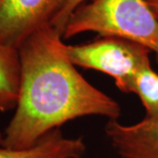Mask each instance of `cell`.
I'll return each instance as SVG.
<instances>
[{
  "instance_id": "1",
  "label": "cell",
  "mask_w": 158,
  "mask_h": 158,
  "mask_svg": "<svg viewBox=\"0 0 158 158\" xmlns=\"http://www.w3.org/2000/svg\"><path fill=\"white\" fill-rule=\"evenodd\" d=\"M62 38L47 24L19 47V92L14 114L4 133L6 147H33L75 118L94 115L118 119L120 116L118 103L76 69Z\"/></svg>"
},
{
  "instance_id": "2",
  "label": "cell",
  "mask_w": 158,
  "mask_h": 158,
  "mask_svg": "<svg viewBox=\"0 0 158 158\" xmlns=\"http://www.w3.org/2000/svg\"><path fill=\"white\" fill-rule=\"evenodd\" d=\"M94 32L145 46L158 59V19L145 0H91L69 19L63 39Z\"/></svg>"
},
{
  "instance_id": "3",
  "label": "cell",
  "mask_w": 158,
  "mask_h": 158,
  "mask_svg": "<svg viewBox=\"0 0 158 158\" xmlns=\"http://www.w3.org/2000/svg\"><path fill=\"white\" fill-rule=\"evenodd\" d=\"M67 52L75 66L106 74L114 79L118 90L132 93L136 73L150 63L151 50L129 40L102 36L89 43L67 45Z\"/></svg>"
},
{
  "instance_id": "4",
  "label": "cell",
  "mask_w": 158,
  "mask_h": 158,
  "mask_svg": "<svg viewBox=\"0 0 158 158\" xmlns=\"http://www.w3.org/2000/svg\"><path fill=\"white\" fill-rule=\"evenodd\" d=\"M66 0H0V43L14 48L47 24Z\"/></svg>"
},
{
  "instance_id": "5",
  "label": "cell",
  "mask_w": 158,
  "mask_h": 158,
  "mask_svg": "<svg viewBox=\"0 0 158 158\" xmlns=\"http://www.w3.org/2000/svg\"><path fill=\"white\" fill-rule=\"evenodd\" d=\"M105 132L119 158H158V116L133 125L109 119Z\"/></svg>"
},
{
  "instance_id": "6",
  "label": "cell",
  "mask_w": 158,
  "mask_h": 158,
  "mask_svg": "<svg viewBox=\"0 0 158 158\" xmlns=\"http://www.w3.org/2000/svg\"><path fill=\"white\" fill-rule=\"evenodd\" d=\"M85 149L82 138L65 137L59 129L48 134L33 147L24 149L6 147L4 134L0 133V158H81Z\"/></svg>"
},
{
  "instance_id": "7",
  "label": "cell",
  "mask_w": 158,
  "mask_h": 158,
  "mask_svg": "<svg viewBox=\"0 0 158 158\" xmlns=\"http://www.w3.org/2000/svg\"><path fill=\"white\" fill-rule=\"evenodd\" d=\"M20 84L19 51L0 43V113L16 106Z\"/></svg>"
},
{
  "instance_id": "8",
  "label": "cell",
  "mask_w": 158,
  "mask_h": 158,
  "mask_svg": "<svg viewBox=\"0 0 158 158\" xmlns=\"http://www.w3.org/2000/svg\"><path fill=\"white\" fill-rule=\"evenodd\" d=\"M132 93L139 97L146 110V117L158 116V74L146 64L136 73Z\"/></svg>"
},
{
  "instance_id": "9",
  "label": "cell",
  "mask_w": 158,
  "mask_h": 158,
  "mask_svg": "<svg viewBox=\"0 0 158 158\" xmlns=\"http://www.w3.org/2000/svg\"><path fill=\"white\" fill-rule=\"evenodd\" d=\"M88 1H91V0H66L62 9L51 20L50 25L58 34H61L63 37V34L65 31L66 25L69 21V19L79 6L84 5L85 3H87Z\"/></svg>"
},
{
  "instance_id": "10",
  "label": "cell",
  "mask_w": 158,
  "mask_h": 158,
  "mask_svg": "<svg viewBox=\"0 0 158 158\" xmlns=\"http://www.w3.org/2000/svg\"><path fill=\"white\" fill-rule=\"evenodd\" d=\"M145 1L158 19V0H145Z\"/></svg>"
}]
</instances>
